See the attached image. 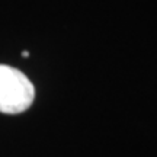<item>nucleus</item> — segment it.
<instances>
[{"mask_svg":"<svg viewBox=\"0 0 157 157\" xmlns=\"http://www.w3.org/2000/svg\"><path fill=\"white\" fill-rule=\"evenodd\" d=\"M35 99V87L32 82L15 67L0 64V112H25Z\"/></svg>","mask_w":157,"mask_h":157,"instance_id":"obj_1","label":"nucleus"}]
</instances>
